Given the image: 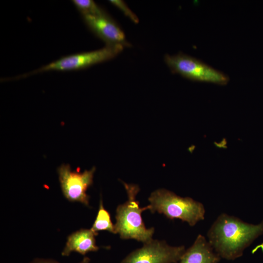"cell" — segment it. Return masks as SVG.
I'll return each instance as SVG.
<instances>
[{
	"label": "cell",
	"mask_w": 263,
	"mask_h": 263,
	"mask_svg": "<svg viewBox=\"0 0 263 263\" xmlns=\"http://www.w3.org/2000/svg\"><path fill=\"white\" fill-rule=\"evenodd\" d=\"M127 192L128 200L117 206L116 209V223L114 225L115 234L122 239H134L144 244L152 239L155 229L147 228L142 217V213L149 210L146 206L140 207L136 196L140 190L138 185L123 182Z\"/></svg>",
	"instance_id": "obj_2"
},
{
	"label": "cell",
	"mask_w": 263,
	"mask_h": 263,
	"mask_svg": "<svg viewBox=\"0 0 263 263\" xmlns=\"http://www.w3.org/2000/svg\"><path fill=\"white\" fill-rule=\"evenodd\" d=\"M185 251L184 245L173 246L165 241L152 239L129 254L121 263H176Z\"/></svg>",
	"instance_id": "obj_7"
},
{
	"label": "cell",
	"mask_w": 263,
	"mask_h": 263,
	"mask_svg": "<svg viewBox=\"0 0 263 263\" xmlns=\"http://www.w3.org/2000/svg\"><path fill=\"white\" fill-rule=\"evenodd\" d=\"M148 200V207L151 213L157 212L170 219H180L190 226L205 218V208L202 203L164 188L153 191Z\"/></svg>",
	"instance_id": "obj_3"
},
{
	"label": "cell",
	"mask_w": 263,
	"mask_h": 263,
	"mask_svg": "<svg viewBox=\"0 0 263 263\" xmlns=\"http://www.w3.org/2000/svg\"><path fill=\"white\" fill-rule=\"evenodd\" d=\"M95 168L90 170H72L69 164H63L57 169L62 192L65 197L71 202H78L89 206L88 188L93 184Z\"/></svg>",
	"instance_id": "obj_6"
},
{
	"label": "cell",
	"mask_w": 263,
	"mask_h": 263,
	"mask_svg": "<svg viewBox=\"0 0 263 263\" xmlns=\"http://www.w3.org/2000/svg\"><path fill=\"white\" fill-rule=\"evenodd\" d=\"M97 234L91 229H81L73 232L68 237L61 255L68 256L73 251L84 255L89 252L97 251L99 248L95 239Z\"/></svg>",
	"instance_id": "obj_10"
},
{
	"label": "cell",
	"mask_w": 263,
	"mask_h": 263,
	"mask_svg": "<svg viewBox=\"0 0 263 263\" xmlns=\"http://www.w3.org/2000/svg\"><path fill=\"white\" fill-rule=\"evenodd\" d=\"M124 47L121 45H106L99 50L65 56L23 75L21 77L51 71H66L85 69L113 59L122 51Z\"/></svg>",
	"instance_id": "obj_5"
},
{
	"label": "cell",
	"mask_w": 263,
	"mask_h": 263,
	"mask_svg": "<svg viewBox=\"0 0 263 263\" xmlns=\"http://www.w3.org/2000/svg\"><path fill=\"white\" fill-rule=\"evenodd\" d=\"M220 258L208 241L200 234L186 250L179 263H218Z\"/></svg>",
	"instance_id": "obj_9"
},
{
	"label": "cell",
	"mask_w": 263,
	"mask_h": 263,
	"mask_svg": "<svg viewBox=\"0 0 263 263\" xmlns=\"http://www.w3.org/2000/svg\"><path fill=\"white\" fill-rule=\"evenodd\" d=\"M263 233V221L258 225L247 223L235 216L221 214L207 233L208 241L221 257L233 260Z\"/></svg>",
	"instance_id": "obj_1"
},
{
	"label": "cell",
	"mask_w": 263,
	"mask_h": 263,
	"mask_svg": "<svg viewBox=\"0 0 263 263\" xmlns=\"http://www.w3.org/2000/svg\"><path fill=\"white\" fill-rule=\"evenodd\" d=\"M164 60L171 71L190 80L225 85L229 81L228 76L195 57L179 53L166 54Z\"/></svg>",
	"instance_id": "obj_4"
},
{
	"label": "cell",
	"mask_w": 263,
	"mask_h": 263,
	"mask_svg": "<svg viewBox=\"0 0 263 263\" xmlns=\"http://www.w3.org/2000/svg\"><path fill=\"white\" fill-rule=\"evenodd\" d=\"M72 2L82 15H95L105 12L93 0H73Z\"/></svg>",
	"instance_id": "obj_12"
},
{
	"label": "cell",
	"mask_w": 263,
	"mask_h": 263,
	"mask_svg": "<svg viewBox=\"0 0 263 263\" xmlns=\"http://www.w3.org/2000/svg\"><path fill=\"white\" fill-rule=\"evenodd\" d=\"M95 233L105 230L115 234L114 225L113 224L109 212L104 208L100 199L98 211L95 220L91 228Z\"/></svg>",
	"instance_id": "obj_11"
},
{
	"label": "cell",
	"mask_w": 263,
	"mask_h": 263,
	"mask_svg": "<svg viewBox=\"0 0 263 263\" xmlns=\"http://www.w3.org/2000/svg\"><path fill=\"white\" fill-rule=\"evenodd\" d=\"M82 17L88 27L106 45L131 46L122 29L106 12L99 15H82Z\"/></svg>",
	"instance_id": "obj_8"
},
{
	"label": "cell",
	"mask_w": 263,
	"mask_h": 263,
	"mask_svg": "<svg viewBox=\"0 0 263 263\" xmlns=\"http://www.w3.org/2000/svg\"><path fill=\"white\" fill-rule=\"evenodd\" d=\"M90 262V259L87 257H85L83 258L82 260L78 263H89ZM30 263H59L57 261H56L51 259H41V258H36Z\"/></svg>",
	"instance_id": "obj_14"
},
{
	"label": "cell",
	"mask_w": 263,
	"mask_h": 263,
	"mask_svg": "<svg viewBox=\"0 0 263 263\" xmlns=\"http://www.w3.org/2000/svg\"><path fill=\"white\" fill-rule=\"evenodd\" d=\"M109 1L120 10L123 14L135 23L139 22L136 15L129 8L125 2L121 0H111Z\"/></svg>",
	"instance_id": "obj_13"
}]
</instances>
